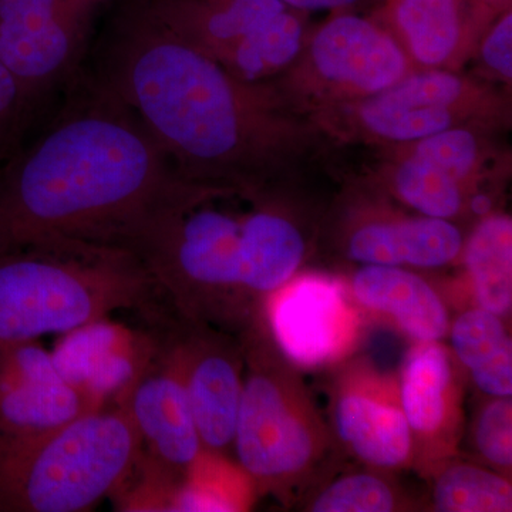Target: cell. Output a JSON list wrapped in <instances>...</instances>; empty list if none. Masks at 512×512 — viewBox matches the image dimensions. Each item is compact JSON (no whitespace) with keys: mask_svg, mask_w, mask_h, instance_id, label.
Masks as SVG:
<instances>
[{"mask_svg":"<svg viewBox=\"0 0 512 512\" xmlns=\"http://www.w3.org/2000/svg\"><path fill=\"white\" fill-rule=\"evenodd\" d=\"M92 76L147 128L185 180L268 187L325 138L274 83H245L171 32L146 0L121 8Z\"/></svg>","mask_w":512,"mask_h":512,"instance_id":"6da1fadb","label":"cell"},{"mask_svg":"<svg viewBox=\"0 0 512 512\" xmlns=\"http://www.w3.org/2000/svg\"><path fill=\"white\" fill-rule=\"evenodd\" d=\"M0 168V256L45 239L131 248L191 181L92 74Z\"/></svg>","mask_w":512,"mask_h":512,"instance_id":"7a4b0ae2","label":"cell"},{"mask_svg":"<svg viewBox=\"0 0 512 512\" xmlns=\"http://www.w3.org/2000/svg\"><path fill=\"white\" fill-rule=\"evenodd\" d=\"M296 235L274 185L192 183L130 252L175 311L201 322L237 315L248 296L272 291L291 268Z\"/></svg>","mask_w":512,"mask_h":512,"instance_id":"3957f363","label":"cell"},{"mask_svg":"<svg viewBox=\"0 0 512 512\" xmlns=\"http://www.w3.org/2000/svg\"><path fill=\"white\" fill-rule=\"evenodd\" d=\"M164 299L130 251L45 239L0 256V348L60 336L127 309L147 319Z\"/></svg>","mask_w":512,"mask_h":512,"instance_id":"277c9868","label":"cell"},{"mask_svg":"<svg viewBox=\"0 0 512 512\" xmlns=\"http://www.w3.org/2000/svg\"><path fill=\"white\" fill-rule=\"evenodd\" d=\"M140 451L123 406L89 410L37 440L0 451V511L92 510L123 484Z\"/></svg>","mask_w":512,"mask_h":512,"instance_id":"5b68a950","label":"cell"},{"mask_svg":"<svg viewBox=\"0 0 512 512\" xmlns=\"http://www.w3.org/2000/svg\"><path fill=\"white\" fill-rule=\"evenodd\" d=\"M311 116L326 137L396 147L448 128L497 126L505 104L490 84L458 70L416 69L384 92Z\"/></svg>","mask_w":512,"mask_h":512,"instance_id":"8992f818","label":"cell"},{"mask_svg":"<svg viewBox=\"0 0 512 512\" xmlns=\"http://www.w3.org/2000/svg\"><path fill=\"white\" fill-rule=\"evenodd\" d=\"M414 70L396 37L375 15L340 10L309 30L299 59L272 83L311 116L384 92Z\"/></svg>","mask_w":512,"mask_h":512,"instance_id":"52a82bcc","label":"cell"},{"mask_svg":"<svg viewBox=\"0 0 512 512\" xmlns=\"http://www.w3.org/2000/svg\"><path fill=\"white\" fill-rule=\"evenodd\" d=\"M247 336L248 373L232 444L256 491L268 490L312 468L325 441L318 417L301 390L255 333Z\"/></svg>","mask_w":512,"mask_h":512,"instance_id":"ba28073f","label":"cell"},{"mask_svg":"<svg viewBox=\"0 0 512 512\" xmlns=\"http://www.w3.org/2000/svg\"><path fill=\"white\" fill-rule=\"evenodd\" d=\"M103 5L0 16V60L18 82L26 127L42 101L76 79Z\"/></svg>","mask_w":512,"mask_h":512,"instance_id":"9c48e42d","label":"cell"},{"mask_svg":"<svg viewBox=\"0 0 512 512\" xmlns=\"http://www.w3.org/2000/svg\"><path fill=\"white\" fill-rule=\"evenodd\" d=\"M147 325L163 329L177 350L202 448L225 453L234 443L244 386L241 356L173 306Z\"/></svg>","mask_w":512,"mask_h":512,"instance_id":"30bf717a","label":"cell"},{"mask_svg":"<svg viewBox=\"0 0 512 512\" xmlns=\"http://www.w3.org/2000/svg\"><path fill=\"white\" fill-rule=\"evenodd\" d=\"M268 320L279 348L303 367L329 365L348 355L362 325L343 285L313 274L292 276L271 292Z\"/></svg>","mask_w":512,"mask_h":512,"instance_id":"8fae6325","label":"cell"},{"mask_svg":"<svg viewBox=\"0 0 512 512\" xmlns=\"http://www.w3.org/2000/svg\"><path fill=\"white\" fill-rule=\"evenodd\" d=\"M99 409L63 379L37 340L0 348V451L22 446Z\"/></svg>","mask_w":512,"mask_h":512,"instance_id":"7c38bea8","label":"cell"},{"mask_svg":"<svg viewBox=\"0 0 512 512\" xmlns=\"http://www.w3.org/2000/svg\"><path fill=\"white\" fill-rule=\"evenodd\" d=\"M156 348L121 406L140 437L141 451L183 477L202 451L183 370L173 342L158 326H148Z\"/></svg>","mask_w":512,"mask_h":512,"instance_id":"4fadbf2b","label":"cell"},{"mask_svg":"<svg viewBox=\"0 0 512 512\" xmlns=\"http://www.w3.org/2000/svg\"><path fill=\"white\" fill-rule=\"evenodd\" d=\"M339 439L360 461L399 468L413 456V434L404 416L399 380L369 365L350 367L333 400Z\"/></svg>","mask_w":512,"mask_h":512,"instance_id":"5bb4252c","label":"cell"},{"mask_svg":"<svg viewBox=\"0 0 512 512\" xmlns=\"http://www.w3.org/2000/svg\"><path fill=\"white\" fill-rule=\"evenodd\" d=\"M52 350L66 382L96 406H121L154 348L153 330L131 329L110 318L63 333Z\"/></svg>","mask_w":512,"mask_h":512,"instance_id":"9a60e30c","label":"cell"},{"mask_svg":"<svg viewBox=\"0 0 512 512\" xmlns=\"http://www.w3.org/2000/svg\"><path fill=\"white\" fill-rule=\"evenodd\" d=\"M373 15L416 69L460 70L495 18L474 0H379Z\"/></svg>","mask_w":512,"mask_h":512,"instance_id":"2e32d148","label":"cell"},{"mask_svg":"<svg viewBox=\"0 0 512 512\" xmlns=\"http://www.w3.org/2000/svg\"><path fill=\"white\" fill-rule=\"evenodd\" d=\"M404 416L414 440L443 451L456 443L461 393L450 352L439 342H417L399 380Z\"/></svg>","mask_w":512,"mask_h":512,"instance_id":"e0dca14e","label":"cell"},{"mask_svg":"<svg viewBox=\"0 0 512 512\" xmlns=\"http://www.w3.org/2000/svg\"><path fill=\"white\" fill-rule=\"evenodd\" d=\"M171 32L218 64L286 8L281 0H146Z\"/></svg>","mask_w":512,"mask_h":512,"instance_id":"ac0fdd59","label":"cell"},{"mask_svg":"<svg viewBox=\"0 0 512 512\" xmlns=\"http://www.w3.org/2000/svg\"><path fill=\"white\" fill-rule=\"evenodd\" d=\"M463 245L453 222L419 215L367 222L350 235L348 255L365 265L441 268L456 261Z\"/></svg>","mask_w":512,"mask_h":512,"instance_id":"d6986e66","label":"cell"},{"mask_svg":"<svg viewBox=\"0 0 512 512\" xmlns=\"http://www.w3.org/2000/svg\"><path fill=\"white\" fill-rule=\"evenodd\" d=\"M355 301L380 313L416 342H440L450 329L448 312L421 276L402 266L365 265L352 281Z\"/></svg>","mask_w":512,"mask_h":512,"instance_id":"ffe728a7","label":"cell"},{"mask_svg":"<svg viewBox=\"0 0 512 512\" xmlns=\"http://www.w3.org/2000/svg\"><path fill=\"white\" fill-rule=\"evenodd\" d=\"M451 346L481 392L511 397L512 343L501 316L483 308L464 312L451 326Z\"/></svg>","mask_w":512,"mask_h":512,"instance_id":"44dd1931","label":"cell"},{"mask_svg":"<svg viewBox=\"0 0 512 512\" xmlns=\"http://www.w3.org/2000/svg\"><path fill=\"white\" fill-rule=\"evenodd\" d=\"M309 30V13L285 8L242 40L221 66L245 83L274 82L299 59Z\"/></svg>","mask_w":512,"mask_h":512,"instance_id":"7402d4cb","label":"cell"},{"mask_svg":"<svg viewBox=\"0 0 512 512\" xmlns=\"http://www.w3.org/2000/svg\"><path fill=\"white\" fill-rule=\"evenodd\" d=\"M464 262L478 308L505 318L512 306V221L490 214L463 245Z\"/></svg>","mask_w":512,"mask_h":512,"instance_id":"603a6c76","label":"cell"},{"mask_svg":"<svg viewBox=\"0 0 512 512\" xmlns=\"http://www.w3.org/2000/svg\"><path fill=\"white\" fill-rule=\"evenodd\" d=\"M256 487L239 464L224 453L202 448L184 471L175 494V512L247 511L254 503Z\"/></svg>","mask_w":512,"mask_h":512,"instance_id":"cb8c5ba5","label":"cell"},{"mask_svg":"<svg viewBox=\"0 0 512 512\" xmlns=\"http://www.w3.org/2000/svg\"><path fill=\"white\" fill-rule=\"evenodd\" d=\"M400 150L399 147H396ZM389 184L407 207L426 217L451 220L463 211L468 190L436 165L400 150L393 161Z\"/></svg>","mask_w":512,"mask_h":512,"instance_id":"d4e9b609","label":"cell"},{"mask_svg":"<svg viewBox=\"0 0 512 512\" xmlns=\"http://www.w3.org/2000/svg\"><path fill=\"white\" fill-rule=\"evenodd\" d=\"M433 501L441 512H507L512 510V487L500 474L456 464L437 477Z\"/></svg>","mask_w":512,"mask_h":512,"instance_id":"484cf974","label":"cell"},{"mask_svg":"<svg viewBox=\"0 0 512 512\" xmlns=\"http://www.w3.org/2000/svg\"><path fill=\"white\" fill-rule=\"evenodd\" d=\"M477 127H453L433 136L399 147L404 153L436 165L468 191L473 187L488 161L484 137Z\"/></svg>","mask_w":512,"mask_h":512,"instance_id":"4316f807","label":"cell"},{"mask_svg":"<svg viewBox=\"0 0 512 512\" xmlns=\"http://www.w3.org/2000/svg\"><path fill=\"white\" fill-rule=\"evenodd\" d=\"M396 510V495L382 478L353 474L330 484L311 505L313 512H389Z\"/></svg>","mask_w":512,"mask_h":512,"instance_id":"83f0119b","label":"cell"},{"mask_svg":"<svg viewBox=\"0 0 512 512\" xmlns=\"http://www.w3.org/2000/svg\"><path fill=\"white\" fill-rule=\"evenodd\" d=\"M476 446L481 456L500 468L512 466V404L511 397H495L481 410L476 424Z\"/></svg>","mask_w":512,"mask_h":512,"instance_id":"f1b7e54d","label":"cell"},{"mask_svg":"<svg viewBox=\"0 0 512 512\" xmlns=\"http://www.w3.org/2000/svg\"><path fill=\"white\" fill-rule=\"evenodd\" d=\"M483 72L495 82L512 79V8L498 13L485 28L476 49Z\"/></svg>","mask_w":512,"mask_h":512,"instance_id":"f546056e","label":"cell"},{"mask_svg":"<svg viewBox=\"0 0 512 512\" xmlns=\"http://www.w3.org/2000/svg\"><path fill=\"white\" fill-rule=\"evenodd\" d=\"M25 128V103L18 82L0 60V156L15 146Z\"/></svg>","mask_w":512,"mask_h":512,"instance_id":"4dcf8cb0","label":"cell"},{"mask_svg":"<svg viewBox=\"0 0 512 512\" xmlns=\"http://www.w3.org/2000/svg\"><path fill=\"white\" fill-rule=\"evenodd\" d=\"M286 8L299 10V12L312 13L319 10L340 12V10H355L370 0H281Z\"/></svg>","mask_w":512,"mask_h":512,"instance_id":"1f68e13d","label":"cell"},{"mask_svg":"<svg viewBox=\"0 0 512 512\" xmlns=\"http://www.w3.org/2000/svg\"><path fill=\"white\" fill-rule=\"evenodd\" d=\"M466 204L477 217H487V215L491 214V210H493V200H491L490 195L484 194V192H477V194L471 195Z\"/></svg>","mask_w":512,"mask_h":512,"instance_id":"d6a6232c","label":"cell"},{"mask_svg":"<svg viewBox=\"0 0 512 512\" xmlns=\"http://www.w3.org/2000/svg\"><path fill=\"white\" fill-rule=\"evenodd\" d=\"M474 2L480 5L481 8L490 10L494 15L512 8V0H474Z\"/></svg>","mask_w":512,"mask_h":512,"instance_id":"836d02e7","label":"cell"}]
</instances>
